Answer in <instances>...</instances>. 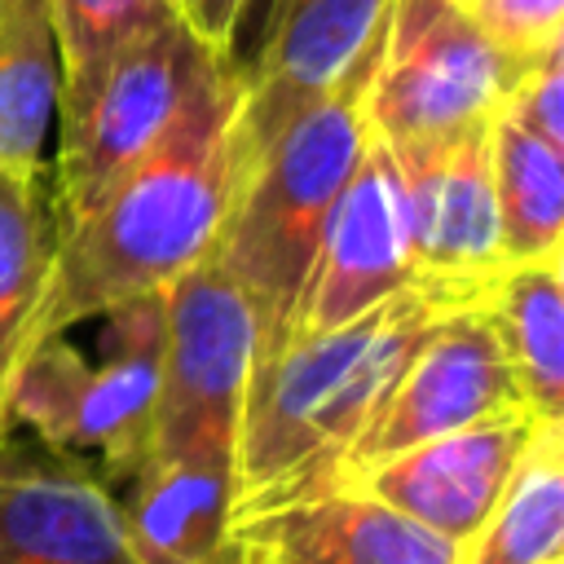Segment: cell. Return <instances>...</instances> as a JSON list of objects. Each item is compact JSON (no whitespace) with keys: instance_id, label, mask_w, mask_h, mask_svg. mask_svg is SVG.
Masks as SVG:
<instances>
[{"instance_id":"obj_18","label":"cell","mask_w":564,"mask_h":564,"mask_svg":"<svg viewBox=\"0 0 564 564\" xmlns=\"http://www.w3.org/2000/svg\"><path fill=\"white\" fill-rule=\"evenodd\" d=\"M62 62L48 0L0 4V167H44L57 123Z\"/></svg>"},{"instance_id":"obj_24","label":"cell","mask_w":564,"mask_h":564,"mask_svg":"<svg viewBox=\"0 0 564 564\" xmlns=\"http://www.w3.org/2000/svg\"><path fill=\"white\" fill-rule=\"evenodd\" d=\"M185 26L216 53H229L234 57V40H238V22H242V9L247 0H176Z\"/></svg>"},{"instance_id":"obj_12","label":"cell","mask_w":564,"mask_h":564,"mask_svg":"<svg viewBox=\"0 0 564 564\" xmlns=\"http://www.w3.org/2000/svg\"><path fill=\"white\" fill-rule=\"evenodd\" d=\"M533 427H538V414L524 401H516L467 427H454L432 441L405 445L388 458H375L344 480L388 502L405 520L432 529L436 538L467 546L485 524V516L494 511Z\"/></svg>"},{"instance_id":"obj_26","label":"cell","mask_w":564,"mask_h":564,"mask_svg":"<svg viewBox=\"0 0 564 564\" xmlns=\"http://www.w3.org/2000/svg\"><path fill=\"white\" fill-rule=\"evenodd\" d=\"M458 4H467V0H458Z\"/></svg>"},{"instance_id":"obj_13","label":"cell","mask_w":564,"mask_h":564,"mask_svg":"<svg viewBox=\"0 0 564 564\" xmlns=\"http://www.w3.org/2000/svg\"><path fill=\"white\" fill-rule=\"evenodd\" d=\"M463 546L352 480L229 516V564H458Z\"/></svg>"},{"instance_id":"obj_10","label":"cell","mask_w":564,"mask_h":564,"mask_svg":"<svg viewBox=\"0 0 564 564\" xmlns=\"http://www.w3.org/2000/svg\"><path fill=\"white\" fill-rule=\"evenodd\" d=\"M410 286V225L392 150L370 137L322 229L317 256L291 304L286 330H330Z\"/></svg>"},{"instance_id":"obj_16","label":"cell","mask_w":564,"mask_h":564,"mask_svg":"<svg viewBox=\"0 0 564 564\" xmlns=\"http://www.w3.org/2000/svg\"><path fill=\"white\" fill-rule=\"evenodd\" d=\"M564 256L507 264L485 295L520 401L538 419H564Z\"/></svg>"},{"instance_id":"obj_3","label":"cell","mask_w":564,"mask_h":564,"mask_svg":"<svg viewBox=\"0 0 564 564\" xmlns=\"http://www.w3.org/2000/svg\"><path fill=\"white\" fill-rule=\"evenodd\" d=\"M370 70L375 62L291 115L256 154L234 159L229 203L207 256L256 304L260 352L282 339L335 198L366 154Z\"/></svg>"},{"instance_id":"obj_11","label":"cell","mask_w":564,"mask_h":564,"mask_svg":"<svg viewBox=\"0 0 564 564\" xmlns=\"http://www.w3.org/2000/svg\"><path fill=\"white\" fill-rule=\"evenodd\" d=\"M516 401H520V392H516V379H511V366L502 357L489 313L485 308H449L427 326V335L405 357L379 414L370 419L366 436L357 441L344 476H352L357 467L388 458L405 445L467 427V423H476L502 405H516Z\"/></svg>"},{"instance_id":"obj_17","label":"cell","mask_w":564,"mask_h":564,"mask_svg":"<svg viewBox=\"0 0 564 564\" xmlns=\"http://www.w3.org/2000/svg\"><path fill=\"white\" fill-rule=\"evenodd\" d=\"M458 564H564V419H538Z\"/></svg>"},{"instance_id":"obj_21","label":"cell","mask_w":564,"mask_h":564,"mask_svg":"<svg viewBox=\"0 0 564 564\" xmlns=\"http://www.w3.org/2000/svg\"><path fill=\"white\" fill-rule=\"evenodd\" d=\"M62 62L57 110H70L106 70V62L154 18L176 9V0H48Z\"/></svg>"},{"instance_id":"obj_15","label":"cell","mask_w":564,"mask_h":564,"mask_svg":"<svg viewBox=\"0 0 564 564\" xmlns=\"http://www.w3.org/2000/svg\"><path fill=\"white\" fill-rule=\"evenodd\" d=\"M110 498L137 564H229V467L145 454Z\"/></svg>"},{"instance_id":"obj_1","label":"cell","mask_w":564,"mask_h":564,"mask_svg":"<svg viewBox=\"0 0 564 564\" xmlns=\"http://www.w3.org/2000/svg\"><path fill=\"white\" fill-rule=\"evenodd\" d=\"M238 88V62L212 53L167 132L84 216L57 225L53 273L22 348L163 291L212 251L234 185Z\"/></svg>"},{"instance_id":"obj_20","label":"cell","mask_w":564,"mask_h":564,"mask_svg":"<svg viewBox=\"0 0 564 564\" xmlns=\"http://www.w3.org/2000/svg\"><path fill=\"white\" fill-rule=\"evenodd\" d=\"M57 256V212L44 167H0V401Z\"/></svg>"},{"instance_id":"obj_19","label":"cell","mask_w":564,"mask_h":564,"mask_svg":"<svg viewBox=\"0 0 564 564\" xmlns=\"http://www.w3.org/2000/svg\"><path fill=\"white\" fill-rule=\"evenodd\" d=\"M489 172L507 264L564 256V150L498 110L489 123Z\"/></svg>"},{"instance_id":"obj_8","label":"cell","mask_w":564,"mask_h":564,"mask_svg":"<svg viewBox=\"0 0 564 564\" xmlns=\"http://www.w3.org/2000/svg\"><path fill=\"white\" fill-rule=\"evenodd\" d=\"M489 123L405 145L383 141L405 194L410 286H423L445 308H480L507 269L489 172Z\"/></svg>"},{"instance_id":"obj_9","label":"cell","mask_w":564,"mask_h":564,"mask_svg":"<svg viewBox=\"0 0 564 564\" xmlns=\"http://www.w3.org/2000/svg\"><path fill=\"white\" fill-rule=\"evenodd\" d=\"M392 0H278L238 66L234 159L256 154L291 115L375 62Z\"/></svg>"},{"instance_id":"obj_22","label":"cell","mask_w":564,"mask_h":564,"mask_svg":"<svg viewBox=\"0 0 564 564\" xmlns=\"http://www.w3.org/2000/svg\"><path fill=\"white\" fill-rule=\"evenodd\" d=\"M502 115L542 137L546 145L564 150V40L529 57L507 88Z\"/></svg>"},{"instance_id":"obj_4","label":"cell","mask_w":564,"mask_h":564,"mask_svg":"<svg viewBox=\"0 0 564 564\" xmlns=\"http://www.w3.org/2000/svg\"><path fill=\"white\" fill-rule=\"evenodd\" d=\"M97 357L62 335L26 344L9 370L0 423L35 445L93 471L106 489L150 454L159 361H163V291L123 300L101 313Z\"/></svg>"},{"instance_id":"obj_14","label":"cell","mask_w":564,"mask_h":564,"mask_svg":"<svg viewBox=\"0 0 564 564\" xmlns=\"http://www.w3.org/2000/svg\"><path fill=\"white\" fill-rule=\"evenodd\" d=\"M0 564H137L110 489L0 423Z\"/></svg>"},{"instance_id":"obj_5","label":"cell","mask_w":564,"mask_h":564,"mask_svg":"<svg viewBox=\"0 0 564 564\" xmlns=\"http://www.w3.org/2000/svg\"><path fill=\"white\" fill-rule=\"evenodd\" d=\"M256 357V304L212 256L167 282L150 454L234 467V432Z\"/></svg>"},{"instance_id":"obj_6","label":"cell","mask_w":564,"mask_h":564,"mask_svg":"<svg viewBox=\"0 0 564 564\" xmlns=\"http://www.w3.org/2000/svg\"><path fill=\"white\" fill-rule=\"evenodd\" d=\"M524 62L494 44L458 0H392L366 79L370 137L405 145L489 123Z\"/></svg>"},{"instance_id":"obj_2","label":"cell","mask_w":564,"mask_h":564,"mask_svg":"<svg viewBox=\"0 0 564 564\" xmlns=\"http://www.w3.org/2000/svg\"><path fill=\"white\" fill-rule=\"evenodd\" d=\"M441 313L449 308L423 286H401L352 322L269 344L251 366L238 410L234 516L344 480L392 379Z\"/></svg>"},{"instance_id":"obj_23","label":"cell","mask_w":564,"mask_h":564,"mask_svg":"<svg viewBox=\"0 0 564 564\" xmlns=\"http://www.w3.org/2000/svg\"><path fill=\"white\" fill-rule=\"evenodd\" d=\"M463 9L516 57H538L564 40V0H467Z\"/></svg>"},{"instance_id":"obj_27","label":"cell","mask_w":564,"mask_h":564,"mask_svg":"<svg viewBox=\"0 0 564 564\" xmlns=\"http://www.w3.org/2000/svg\"><path fill=\"white\" fill-rule=\"evenodd\" d=\"M0 4H4V0H0Z\"/></svg>"},{"instance_id":"obj_25","label":"cell","mask_w":564,"mask_h":564,"mask_svg":"<svg viewBox=\"0 0 564 564\" xmlns=\"http://www.w3.org/2000/svg\"><path fill=\"white\" fill-rule=\"evenodd\" d=\"M273 4H278V0H247L242 22H238V40H234V62H238V66L251 57V48H256V40H260V31H264Z\"/></svg>"},{"instance_id":"obj_7","label":"cell","mask_w":564,"mask_h":564,"mask_svg":"<svg viewBox=\"0 0 564 564\" xmlns=\"http://www.w3.org/2000/svg\"><path fill=\"white\" fill-rule=\"evenodd\" d=\"M212 53L216 48L185 26L181 9H167L106 62L97 84L70 110H57V225L84 216L110 189V181L167 132Z\"/></svg>"}]
</instances>
